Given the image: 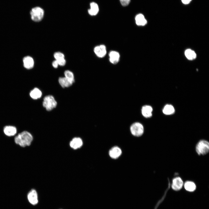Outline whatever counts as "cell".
Instances as JSON below:
<instances>
[{
  "mask_svg": "<svg viewBox=\"0 0 209 209\" xmlns=\"http://www.w3.org/2000/svg\"><path fill=\"white\" fill-rule=\"evenodd\" d=\"M33 139V136L30 133L24 131L15 137L14 141L16 144L21 147H25L30 145Z\"/></svg>",
  "mask_w": 209,
  "mask_h": 209,
  "instance_id": "6da1fadb",
  "label": "cell"
},
{
  "mask_svg": "<svg viewBox=\"0 0 209 209\" xmlns=\"http://www.w3.org/2000/svg\"><path fill=\"white\" fill-rule=\"evenodd\" d=\"M196 151L199 155H205L209 151V143L206 140H200L196 146Z\"/></svg>",
  "mask_w": 209,
  "mask_h": 209,
  "instance_id": "7a4b0ae2",
  "label": "cell"
},
{
  "mask_svg": "<svg viewBox=\"0 0 209 209\" xmlns=\"http://www.w3.org/2000/svg\"><path fill=\"white\" fill-rule=\"evenodd\" d=\"M32 20L35 22H39L43 19L44 15V10L39 7H35L32 9L30 12Z\"/></svg>",
  "mask_w": 209,
  "mask_h": 209,
  "instance_id": "3957f363",
  "label": "cell"
},
{
  "mask_svg": "<svg viewBox=\"0 0 209 209\" xmlns=\"http://www.w3.org/2000/svg\"><path fill=\"white\" fill-rule=\"evenodd\" d=\"M57 105V102L52 96L48 95L44 98L43 105L47 111L51 110L55 108Z\"/></svg>",
  "mask_w": 209,
  "mask_h": 209,
  "instance_id": "277c9868",
  "label": "cell"
},
{
  "mask_svg": "<svg viewBox=\"0 0 209 209\" xmlns=\"http://www.w3.org/2000/svg\"><path fill=\"white\" fill-rule=\"evenodd\" d=\"M130 131L134 136L139 137L141 136L144 132V127L140 123L136 122L132 124L130 127Z\"/></svg>",
  "mask_w": 209,
  "mask_h": 209,
  "instance_id": "5b68a950",
  "label": "cell"
},
{
  "mask_svg": "<svg viewBox=\"0 0 209 209\" xmlns=\"http://www.w3.org/2000/svg\"><path fill=\"white\" fill-rule=\"evenodd\" d=\"M183 185V181L181 178L179 177H177L173 179L172 187L173 190L178 191L181 189Z\"/></svg>",
  "mask_w": 209,
  "mask_h": 209,
  "instance_id": "8992f818",
  "label": "cell"
},
{
  "mask_svg": "<svg viewBox=\"0 0 209 209\" xmlns=\"http://www.w3.org/2000/svg\"><path fill=\"white\" fill-rule=\"evenodd\" d=\"M27 197L29 201L32 204L35 205L38 203L37 194L35 190H31L28 193Z\"/></svg>",
  "mask_w": 209,
  "mask_h": 209,
  "instance_id": "52a82bcc",
  "label": "cell"
},
{
  "mask_svg": "<svg viewBox=\"0 0 209 209\" xmlns=\"http://www.w3.org/2000/svg\"><path fill=\"white\" fill-rule=\"evenodd\" d=\"M94 51L96 55L99 57H102L106 53V48L105 46L100 45L95 47Z\"/></svg>",
  "mask_w": 209,
  "mask_h": 209,
  "instance_id": "ba28073f",
  "label": "cell"
},
{
  "mask_svg": "<svg viewBox=\"0 0 209 209\" xmlns=\"http://www.w3.org/2000/svg\"><path fill=\"white\" fill-rule=\"evenodd\" d=\"M122 154L121 149L117 146L112 148L109 151V154L110 156L113 159L118 158Z\"/></svg>",
  "mask_w": 209,
  "mask_h": 209,
  "instance_id": "9c48e42d",
  "label": "cell"
},
{
  "mask_svg": "<svg viewBox=\"0 0 209 209\" xmlns=\"http://www.w3.org/2000/svg\"><path fill=\"white\" fill-rule=\"evenodd\" d=\"M82 145V141L79 137L74 138L70 143V147L74 149H77L80 148Z\"/></svg>",
  "mask_w": 209,
  "mask_h": 209,
  "instance_id": "30bf717a",
  "label": "cell"
},
{
  "mask_svg": "<svg viewBox=\"0 0 209 209\" xmlns=\"http://www.w3.org/2000/svg\"><path fill=\"white\" fill-rule=\"evenodd\" d=\"M23 62L24 67L26 69H32L34 66V61L33 59L30 56L24 57Z\"/></svg>",
  "mask_w": 209,
  "mask_h": 209,
  "instance_id": "8fae6325",
  "label": "cell"
},
{
  "mask_svg": "<svg viewBox=\"0 0 209 209\" xmlns=\"http://www.w3.org/2000/svg\"><path fill=\"white\" fill-rule=\"evenodd\" d=\"M3 132L7 136H14L17 133V129L16 127L12 126H6L3 128Z\"/></svg>",
  "mask_w": 209,
  "mask_h": 209,
  "instance_id": "7c38bea8",
  "label": "cell"
},
{
  "mask_svg": "<svg viewBox=\"0 0 209 209\" xmlns=\"http://www.w3.org/2000/svg\"><path fill=\"white\" fill-rule=\"evenodd\" d=\"M152 108L149 105H146L143 107L141 109L143 115L146 118L150 117L152 116Z\"/></svg>",
  "mask_w": 209,
  "mask_h": 209,
  "instance_id": "4fadbf2b",
  "label": "cell"
},
{
  "mask_svg": "<svg viewBox=\"0 0 209 209\" xmlns=\"http://www.w3.org/2000/svg\"><path fill=\"white\" fill-rule=\"evenodd\" d=\"M109 60L111 63L113 64H117L119 60V53L115 51H111L109 53Z\"/></svg>",
  "mask_w": 209,
  "mask_h": 209,
  "instance_id": "5bb4252c",
  "label": "cell"
},
{
  "mask_svg": "<svg viewBox=\"0 0 209 209\" xmlns=\"http://www.w3.org/2000/svg\"><path fill=\"white\" fill-rule=\"evenodd\" d=\"M90 8L88 10L89 14L91 16L96 15L99 11L98 4L95 2H92L90 4Z\"/></svg>",
  "mask_w": 209,
  "mask_h": 209,
  "instance_id": "9a60e30c",
  "label": "cell"
},
{
  "mask_svg": "<svg viewBox=\"0 0 209 209\" xmlns=\"http://www.w3.org/2000/svg\"><path fill=\"white\" fill-rule=\"evenodd\" d=\"M136 24L138 26H143L147 23V21L144 16L142 14L137 15L135 17Z\"/></svg>",
  "mask_w": 209,
  "mask_h": 209,
  "instance_id": "2e32d148",
  "label": "cell"
},
{
  "mask_svg": "<svg viewBox=\"0 0 209 209\" xmlns=\"http://www.w3.org/2000/svg\"><path fill=\"white\" fill-rule=\"evenodd\" d=\"M42 91L39 89L35 88L32 90L30 93V97L34 99H37L40 98L42 96Z\"/></svg>",
  "mask_w": 209,
  "mask_h": 209,
  "instance_id": "e0dca14e",
  "label": "cell"
},
{
  "mask_svg": "<svg viewBox=\"0 0 209 209\" xmlns=\"http://www.w3.org/2000/svg\"><path fill=\"white\" fill-rule=\"evenodd\" d=\"M58 81L60 85L63 88L69 87L73 84V83L65 77H60L59 78Z\"/></svg>",
  "mask_w": 209,
  "mask_h": 209,
  "instance_id": "ac0fdd59",
  "label": "cell"
},
{
  "mask_svg": "<svg viewBox=\"0 0 209 209\" xmlns=\"http://www.w3.org/2000/svg\"><path fill=\"white\" fill-rule=\"evenodd\" d=\"M184 186L185 189L189 192H193L195 190L196 185L193 182L188 181L184 183Z\"/></svg>",
  "mask_w": 209,
  "mask_h": 209,
  "instance_id": "d6986e66",
  "label": "cell"
},
{
  "mask_svg": "<svg viewBox=\"0 0 209 209\" xmlns=\"http://www.w3.org/2000/svg\"><path fill=\"white\" fill-rule=\"evenodd\" d=\"M163 113L167 115H171L174 113L175 111L174 107L170 105H166L163 108Z\"/></svg>",
  "mask_w": 209,
  "mask_h": 209,
  "instance_id": "ffe728a7",
  "label": "cell"
},
{
  "mask_svg": "<svg viewBox=\"0 0 209 209\" xmlns=\"http://www.w3.org/2000/svg\"><path fill=\"white\" fill-rule=\"evenodd\" d=\"M185 55L189 60H192L196 57V54L195 52L190 49H187L185 51Z\"/></svg>",
  "mask_w": 209,
  "mask_h": 209,
  "instance_id": "44dd1931",
  "label": "cell"
},
{
  "mask_svg": "<svg viewBox=\"0 0 209 209\" xmlns=\"http://www.w3.org/2000/svg\"><path fill=\"white\" fill-rule=\"evenodd\" d=\"M64 77L72 83H73L74 81V76L73 73L71 71L67 70L64 72Z\"/></svg>",
  "mask_w": 209,
  "mask_h": 209,
  "instance_id": "7402d4cb",
  "label": "cell"
},
{
  "mask_svg": "<svg viewBox=\"0 0 209 209\" xmlns=\"http://www.w3.org/2000/svg\"><path fill=\"white\" fill-rule=\"evenodd\" d=\"M54 57L55 60H58L60 59L65 58L64 54L60 52H55L53 55Z\"/></svg>",
  "mask_w": 209,
  "mask_h": 209,
  "instance_id": "603a6c76",
  "label": "cell"
},
{
  "mask_svg": "<svg viewBox=\"0 0 209 209\" xmlns=\"http://www.w3.org/2000/svg\"><path fill=\"white\" fill-rule=\"evenodd\" d=\"M57 61L58 62V65L59 66H63L66 64V60L65 58Z\"/></svg>",
  "mask_w": 209,
  "mask_h": 209,
  "instance_id": "cb8c5ba5",
  "label": "cell"
},
{
  "mask_svg": "<svg viewBox=\"0 0 209 209\" xmlns=\"http://www.w3.org/2000/svg\"><path fill=\"white\" fill-rule=\"evenodd\" d=\"M121 4L123 6H127L129 3L130 0H120Z\"/></svg>",
  "mask_w": 209,
  "mask_h": 209,
  "instance_id": "d4e9b609",
  "label": "cell"
},
{
  "mask_svg": "<svg viewBox=\"0 0 209 209\" xmlns=\"http://www.w3.org/2000/svg\"><path fill=\"white\" fill-rule=\"evenodd\" d=\"M52 65L54 68H57L59 65L57 61L56 60L53 61L52 63Z\"/></svg>",
  "mask_w": 209,
  "mask_h": 209,
  "instance_id": "484cf974",
  "label": "cell"
},
{
  "mask_svg": "<svg viewBox=\"0 0 209 209\" xmlns=\"http://www.w3.org/2000/svg\"><path fill=\"white\" fill-rule=\"evenodd\" d=\"M192 0H181L182 3L184 4H188Z\"/></svg>",
  "mask_w": 209,
  "mask_h": 209,
  "instance_id": "4316f807",
  "label": "cell"
}]
</instances>
